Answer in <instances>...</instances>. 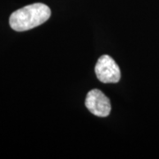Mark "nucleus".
I'll use <instances>...</instances> for the list:
<instances>
[{
	"instance_id": "f257e3e1",
	"label": "nucleus",
	"mask_w": 159,
	"mask_h": 159,
	"mask_svg": "<svg viewBox=\"0 0 159 159\" xmlns=\"http://www.w3.org/2000/svg\"><path fill=\"white\" fill-rule=\"evenodd\" d=\"M51 15L50 7L42 3L24 6L11 13L9 19L13 30L22 32L34 29L47 21Z\"/></svg>"
},
{
	"instance_id": "f03ea898",
	"label": "nucleus",
	"mask_w": 159,
	"mask_h": 159,
	"mask_svg": "<svg viewBox=\"0 0 159 159\" xmlns=\"http://www.w3.org/2000/svg\"><path fill=\"white\" fill-rule=\"evenodd\" d=\"M95 72L97 79L102 83H118L121 78L119 66L108 55H103L98 58Z\"/></svg>"
},
{
	"instance_id": "7ed1b4c3",
	"label": "nucleus",
	"mask_w": 159,
	"mask_h": 159,
	"mask_svg": "<svg viewBox=\"0 0 159 159\" xmlns=\"http://www.w3.org/2000/svg\"><path fill=\"white\" fill-rule=\"evenodd\" d=\"M85 105L91 113L102 118L109 116L111 110L109 98L98 89H93L88 93Z\"/></svg>"
}]
</instances>
